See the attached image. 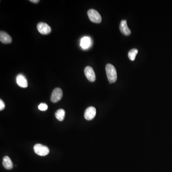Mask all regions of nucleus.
<instances>
[{
	"instance_id": "nucleus-1",
	"label": "nucleus",
	"mask_w": 172,
	"mask_h": 172,
	"mask_svg": "<svg viewBox=\"0 0 172 172\" xmlns=\"http://www.w3.org/2000/svg\"><path fill=\"white\" fill-rule=\"evenodd\" d=\"M106 71L109 83H113L115 82L117 80V74L114 66L111 64H107L106 66Z\"/></svg>"
},
{
	"instance_id": "nucleus-2",
	"label": "nucleus",
	"mask_w": 172,
	"mask_h": 172,
	"mask_svg": "<svg viewBox=\"0 0 172 172\" xmlns=\"http://www.w3.org/2000/svg\"><path fill=\"white\" fill-rule=\"evenodd\" d=\"M34 150L36 154L40 156H46L49 153V150L47 146L41 144H36L34 147Z\"/></svg>"
},
{
	"instance_id": "nucleus-3",
	"label": "nucleus",
	"mask_w": 172,
	"mask_h": 172,
	"mask_svg": "<svg viewBox=\"0 0 172 172\" xmlns=\"http://www.w3.org/2000/svg\"><path fill=\"white\" fill-rule=\"evenodd\" d=\"M87 15L90 20L92 22L95 23H100L101 22L102 18L101 15L98 12L94 9H90L87 11Z\"/></svg>"
},
{
	"instance_id": "nucleus-4",
	"label": "nucleus",
	"mask_w": 172,
	"mask_h": 172,
	"mask_svg": "<svg viewBox=\"0 0 172 172\" xmlns=\"http://www.w3.org/2000/svg\"><path fill=\"white\" fill-rule=\"evenodd\" d=\"M62 96H63V92L61 89L58 87L55 88L52 93L51 101L52 102L56 103L61 99Z\"/></svg>"
},
{
	"instance_id": "nucleus-5",
	"label": "nucleus",
	"mask_w": 172,
	"mask_h": 172,
	"mask_svg": "<svg viewBox=\"0 0 172 172\" xmlns=\"http://www.w3.org/2000/svg\"><path fill=\"white\" fill-rule=\"evenodd\" d=\"M37 30L42 34H47L51 32V28L45 23L40 22L37 24Z\"/></svg>"
},
{
	"instance_id": "nucleus-6",
	"label": "nucleus",
	"mask_w": 172,
	"mask_h": 172,
	"mask_svg": "<svg viewBox=\"0 0 172 172\" xmlns=\"http://www.w3.org/2000/svg\"><path fill=\"white\" fill-rule=\"evenodd\" d=\"M96 114V109L94 107L87 108L84 113V117L87 120H90L94 119Z\"/></svg>"
},
{
	"instance_id": "nucleus-7",
	"label": "nucleus",
	"mask_w": 172,
	"mask_h": 172,
	"mask_svg": "<svg viewBox=\"0 0 172 172\" xmlns=\"http://www.w3.org/2000/svg\"><path fill=\"white\" fill-rule=\"evenodd\" d=\"M84 73L86 77L89 81L94 82L96 79V76L93 69L91 67L87 66L84 69Z\"/></svg>"
},
{
	"instance_id": "nucleus-8",
	"label": "nucleus",
	"mask_w": 172,
	"mask_h": 172,
	"mask_svg": "<svg viewBox=\"0 0 172 172\" xmlns=\"http://www.w3.org/2000/svg\"><path fill=\"white\" fill-rule=\"evenodd\" d=\"M16 82L19 86L20 87L26 88L28 86L27 80L25 76L22 74H19L16 77Z\"/></svg>"
},
{
	"instance_id": "nucleus-9",
	"label": "nucleus",
	"mask_w": 172,
	"mask_h": 172,
	"mask_svg": "<svg viewBox=\"0 0 172 172\" xmlns=\"http://www.w3.org/2000/svg\"><path fill=\"white\" fill-rule=\"evenodd\" d=\"M120 32L125 36H129L131 33V31L127 26V21L126 20H122L121 21L120 26Z\"/></svg>"
},
{
	"instance_id": "nucleus-10",
	"label": "nucleus",
	"mask_w": 172,
	"mask_h": 172,
	"mask_svg": "<svg viewBox=\"0 0 172 172\" xmlns=\"http://www.w3.org/2000/svg\"><path fill=\"white\" fill-rule=\"evenodd\" d=\"M0 41L4 44H10L12 42V38L10 35L4 31L0 32Z\"/></svg>"
},
{
	"instance_id": "nucleus-11",
	"label": "nucleus",
	"mask_w": 172,
	"mask_h": 172,
	"mask_svg": "<svg viewBox=\"0 0 172 172\" xmlns=\"http://www.w3.org/2000/svg\"><path fill=\"white\" fill-rule=\"evenodd\" d=\"M91 44V40L90 38L87 36L83 37L80 42V46L83 49H86L89 48Z\"/></svg>"
},
{
	"instance_id": "nucleus-12",
	"label": "nucleus",
	"mask_w": 172,
	"mask_h": 172,
	"mask_svg": "<svg viewBox=\"0 0 172 172\" xmlns=\"http://www.w3.org/2000/svg\"><path fill=\"white\" fill-rule=\"evenodd\" d=\"M3 166L5 169L8 170L11 169L13 167V163L11 159L8 156H5L3 158Z\"/></svg>"
},
{
	"instance_id": "nucleus-13",
	"label": "nucleus",
	"mask_w": 172,
	"mask_h": 172,
	"mask_svg": "<svg viewBox=\"0 0 172 172\" xmlns=\"http://www.w3.org/2000/svg\"><path fill=\"white\" fill-rule=\"evenodd\" d=\"M65 116V112L63 109H58V111L55 112V117L60 122H62L64 120Z\"/></svg>"
},
{
	"instance_id": "nucleus-14",
	"label": "nucleus",
	"mask_w": 172,
	"mask_h": 172,
	"mask_svg": "<svg viewBox=\"0 0 172 172\" xmlns=\"http://www.w3.org/2000/svg\"><path fill=\"white\" fill-rule=\"evenodd\" d=\"M138 52V51L136 48L131 49L128 53V57H129V59L132 61H134L135 58H136V56Z\"/></svg>"
},
{
	"instance_id": "nucleus-15",
	"label": "nucleus",
	"mask_w": 172,
	"mask_h": 172,
	"mask_svg": "<svg viewBox=\"0 0 172 172\" xmlns=\"http://www.w3.org/2000/svg\"><path fill=\"white\" fill-rule=\"evenodd\" d=\"M38 109L41 111H47L48 109V106L46 103H41L38 106Z\"/></svg>"
},
{
	"instance_id": "nucleus-16",
	"label": "nucleus",
	"mask_w": 172,
	"mask_h": 172,
	"mask_svg": "<svg viewBox=\"0 0 172 172\" xmlns=\"http://www.w3.org/2000/svg\"><path fill=\"white\" fill-rule=\"evenodd\" d=\"M5 105L3 101V100H0V111H3L4 109L5 108Z\"/></svg>"
},
{
	"instance_id": "nucleus-17",
	"label": "nucleus",
	"mask_w": 172,
	"mask_h": 172,
	"mask_svg": "<svg viewBox=\"0 0 172 172\" xmlns=\"http://www.w3.org/2000/svg\"><path fill=\"white\" fill-rule=\"evenodd\" d=\"M31 1L32 3H37L39 1V0H31V1Z\"/></svg>"
}]
</instances>
